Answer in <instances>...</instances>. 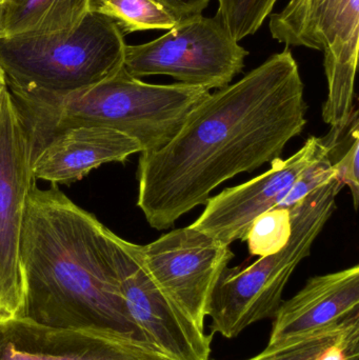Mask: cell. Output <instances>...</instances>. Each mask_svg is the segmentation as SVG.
I'll return each instance as SVG.
<instances>
[{"mask_svg": "<svg viewBox=\"0 0 359 360\" xmlns=\"http://www.w3.org/2000/svg\"><path fill=\"white\" fill-rule=\"evenodd\" d=\"M307 111L301 71L289 48L211 93L172 141L141 153L137 205L148 224L168 230L206 205L223 182L280 158L303 133Z\"/></svg>", "mask_w": 359, "mask_h": 360, "instance_id": "1", "label": "cell"}, {"mask_svg": "<svg viewBox=\"0 0 359 360\" xmlns=\"http://www.w3.org/2000/svg\"><path fill=\"white\" fill-rule=\"evenodd\" d=\"M103 228L55 184L48 190L33 184L20 241L25 317L50 327L101 328L141 340L126 313Z\"/></svg>", "mask_w": 359, "mask_h": 360, "instance_id": "2", "label": "cell"}, {"mask_svg": "<svg viewBox=\"0 0 359 360\" xmlns=\"http://www.w3.org/2000/svg\"><path fill=\"white\" fill-rule=\"evenodd\" d=\"M10 94L29 133L33 158L53 135L75 127L113 129L138 141L143 152L157 151L211 92L181 82L148 84L122 67L70 94Z\"/></svg>", "mask_w": 359, "mask_h": 360, "instance_id": "3", "label": "cell"}, {"mask_svg": "<svg viewBox=\"0 0 359 360\" xmlns=\"http://www.w3.org/2000/svg\"><path fill=\"white\" fill-rule=\"evenodd\" d=\"M124 35L92 11L71 31L0 37V70L12 94L65 95L124 67Z\"/></svg>", "mask_w": 359, "mask_h": 360, "instance_id": "4", "label": "cell"}, {"mask_svg": "<svg viewBox=\"0 0 359 360\" xmlns=\"http://www.w3.org/2000/svg\"><path fill=\"white\" fill-rule=\"evenodd\" d=\"M272 38L290 46L324 53L328 97L322 105L326 124L341 128L354 105L359 49V0H290L270 14Z\"/></svg>", "mask_w": 359, "mask_h": 360, "instance_id": "5", "label": "cell"}, {"mask_svg": "<svg viewBox=\"0 0 359 360\" xmlns=\"http://www.w3.org/2000/svg\"><path fill=\"white\" fill-rule=\"evenodd\" d=\"M248 55L216 15L202 14L152 41L126 44L124 68L138 79L166 75L188 86L219 90L242 73Z\"/></svg>", "mask_w": 359, "mask_h": 360, "instance_id": "6", "label": "cell"}, {"mask_svg": "<svg viewBox=\"0 0 359 360\" xmlns=\"http://www.w3.org/2000/svg\"><path fill=\"white\" fill-rule=\"evenodd\" d=\"M31 164L30 135L6 86L0 101V323L25 317L20 241L36 182Z\"/></svg>", "mask_w": 359, "mask_h": 360, "instance_id": "7", "label": "cell"}, {"mask_svg": "<svg viewBox=\"0 0 359 360\" xmlns=\"http://www.w3.org/2000/svg\"><path fill=\"white\" fill-rule=\"evenodd\" d=\"M103 235L126 313L141 340L164 360H209L213 336L196 328L162 295L141 264L138 245L105 226Z\"/></svg>", "mask_w": 359, "mask_h": 360, "instance_id": "8", "label": "cell"}, {"mask_svg": "<svg viewBox=\"0 0 359 360\" xmlns=\"http://www.w3.org/2000/svg\"><path fill=\"white\" fill-rule=\"evenodd\" d=\"M137 249L162 295L204 331L215 285L234 258L230 245L187 226Z\"/></svg>", "mask_w": 359, "mask_h": 360, "instance_id": "9", "label": "cell"}, {"mask_svg": "<svg viewBox=\"0 0 359 360\" xmlns=\"http://www.w3.org/2000/svg\"><path fill=\"white\" fill-rule=\"evenodd\" d=\"M0 360H164L131 334L57 328L21 317L0 323Z\"/></svg>", "mask_w": 359, "mask_h": 360, "instance_id": "10", "label": "cell"}, {"mask_svg": "<svg viewBox=\"0 0 359 360\" xmlns=\"http://www.w3.org/2000/svg\"><path fill=\"white\" fill-rule=\"evenodd\" d=\"M324 149L320 137H310L287 160H273L263 174L210 197L202 215L189 226L227 245L244 238L253 220L278 207L297 177Z\"/></svg>", "mask_w": 359, "mask_h": 360, "instance_id": "11", "label": "cell"}, {"mask_svg": "<svg viewBox=\"0 0 359 360\" xmlns=\"http://www.w3.org/2000/svg\"><path fill=\"white\" fill-rule=\"evenodd\" d=\"M359 316V266L308 279L305 287L282 302L274 316L266 351L309 340Z\"/></svg>", "mask_w": 359, "mask_h": 360, "instance_id": "12", "label": "cell"}, {"mask_svg": "<svg viewBox=\"0 0 359 360\" xmlns=\"http://www.w3.org/2000/svg\"><path fill=\"white\" fill-rule=\"evenodd\" d=\"M141 152L138 141L119 131L75 127L53 135L34 154L31 172L35 180L69 186L103 165L124 162Z\"/></svg>", "mask_w": 359, "mask_h": 360, "instance_id": "13", "label": "cell"}, {"mask_svg": "<svg viewBox=\"0 0 359 360\" xmlns=\"http://www.w3.org/2000/svg\"><path fill=\"white\" fill-rule=\"evenodd\" d=\"M2 37L71 31L92 12L94 0H1Z\"/></svg>", "mask_w": 359, "mask_h": 360, "instance_id": "14", "label": "cell"}, {"mask_svg": "<svg viewBox=\"0 0 359 360\" xmlns=\"http://www.w3.org/2000/svg\"><path fill=\"white\" fill-rule=\"evenodd\" d=\"M93 10L113 19L126 34L148 30H171L181 22L156 0H94Z\"/></svg>", "mask_w": 359, "mask_h": 360, "instance_id": "15", "label": "cell"}, {"mask_svg": "<svg viewBox=\"0 0 359 360\" xmlns=\"http://www.w3.org/2000/svg\"><path fill=\"white\" fill-rule=\"evenodd\" d=\"M327 148L335 176L351 191L354 209L359 205V120L358 110H353L349 120L341 128L331 127L326 136L320 137Z\"/></svg>", "mask_w": 359, "mask_h": 360, "instance_id": "16", "label": "cell"}, {"mask_svg": "<svg viewBox=\"0 0 359 360\" xmlns=\"http://www.w3.org/2000/svg\"><path fill=\"white\" fill-rule=\"evenodd\" d=\"M292 234L291 211L287 207H273L257 216L244 234L252 256L266 257L282 251Z\"/></svg>", "mask_w": 359, "mask_h": 360, "instance_id": "17", "label": "cell"}, {"mask_svg": "<svg viewBox=\"0 0 359 360\" xmlns=\"http://www.w3.org/2000/svg\"><path fill=\"white\" fill-rule=\"evenodd\" d=\"M359 334V316L350 319L337 329L325 332L293 346L266 351L246 360H335L331 348L348 336ZM209 360H216L209 359Z\"/></svg>", "mask_w": 359, "mask_h": 360, "instance_id": "18", "label": "cell"}, {"mask_svg": "<svg viewBox=\"0 0 359 360\" xmlns=\"http://www.w3.org/2000/svg\"><path fill=\"white\" fill-rule=\"evenodd\" d=\"M216 16L227 27L232 37L240 42L254 35L278 0H217Z\"/></svg>", "mask_w": 359, "mask_h": 360, "instance_id": "19", "label": "cell"}, {"mask_svg": "<svg viewBox=\"0 0 359 360\" xmlns=\"http://www.w3.org/2000/svg\"><path fill=\"white\" fill-rule=\"evenodd\" d=\"M322 146H324V149L320 152L318 158L297 177L294 184L285 195L284 199L276 207L291 209L308 195L311 194L313 191L329 184L331 180L337 179L334 169H333L332 165L329 160L328 154H327V148L325 147L324 143Z\"/></svg>", "mask_w": 359, "mask_h": 360, "instance_id": "20", "label": "cell"}, {"mask_svg": "<svg viewBox=\"0 0 359 360\" xmlns=\"http://www.w3.org/2000/svg\"><path fill=\"white\" fill-rule=\"evenodd\" d=\"M172 11L181 21L202 15L211 0H156Z\"/></svg>", "mask_w": 359, "mask_h": 360, "instance_id": "21", "label": "cell"}, {"mask_svg": "<svg viewBox=\"0 0 359 360\" xmlns=\"http://www.w3.org/2000/svg\"><path fill=\"white\" fill-rule=\"evenodd\" d=\"M0 37H2V1L0 0Z\"/></svg>", "mask_w": 359, "mask_h": 360, "instance_id": "22", "label": "cell"}, {"mask_svg": "<svg viewBox=\"0 0 359 360\" xmlns=\"http://www.w3.org/2000/svg\"><path fill=\"white\" fill-rule=\"evenodd\" d=\"M6 89V82H0V101H1L2 94Z\"/></svg>", "mask_w": 359, "mask_h": 360, "instance_id": "23", "label": "cell"}, {"mask_svg": "<svg viewBox=\"0 0 359 360\" xmlns=\"http://www.w3.org/2000/svg\"><path fill=\"white\" fill-rule=\"evenodd\" d=\"M4 82V74H2L1 70H0V82Z\"/></svg>", "mask_w": 359, "mask_h": 360, "instance_id": "24", "label": "cell"}]
</instances>
